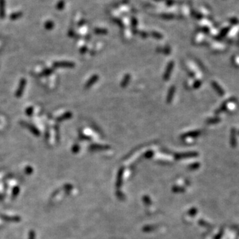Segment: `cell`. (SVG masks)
<instances>
[{"instance_id":"obj_1","label":"cell","mask_w":239,"mask_h":239,"mask_svg":"<svg viewBox=\"0 0 239 239\" xmlns=\"http://www.w3.org/2000/svg\"><path fill=\"white\" fill-rule=\"evenodd\" d=\"M2 219L6 220V221L11 222H17L20 220L19 216H1Z\"/></svg>"},{"instance_id":"obj_3","label":"cell","mask_w":239,"mask_h":239,"mask_svg":"<svg viewBox=\"0 0 239 239\" xmlns=\"http://www.w3.org/2000/svg\"><path fill=\"white\" fill-rule=\"evenodd\" d=\"M29 239H35V233L33 230L30 231L29 234Z\"/></svg>"},{"instance_id":"obj_2","label":"cell","mask_w":239,"mask_h":239,"mask_svg":"<svg viewBox=\"0 0 239 239\" xmlns=\"http://www.w3.org/2000/svg\"><path fill=\"white\" fill-rule=\"evenodd\" d=\"M19 187L17 186L15 187L13 189V193H12V197H13V198H15L17 196V195L19 194Z\"/></svg>"}]
</instances>
